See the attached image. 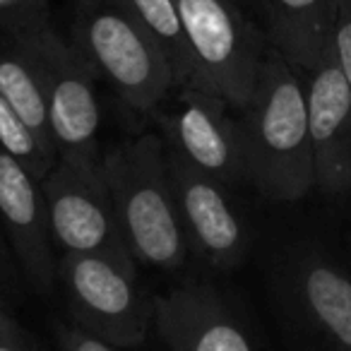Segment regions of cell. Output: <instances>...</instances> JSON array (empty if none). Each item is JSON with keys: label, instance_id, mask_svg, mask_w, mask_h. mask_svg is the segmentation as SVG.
<instances>
[{"label": "cell", "instance_id": "1", "mask_svg": "<svg viewBox=\"0 0 351 351\" xmlns=\"http://www.w3.org/2000/svg\"><path fill=\"white\" fill-rule=\"evenodd\" d=\"M239 113L248 183L274 202L303 200L315 188L306 87L303 75L272 46Z\"/></svg>", "mask_w": 351, "mask_h": 351}, {"label": "cell", "instance_id": "2", "mask_svg": "<svg viewBox=\"0 0 351 351\" xmlns=\"http://www.w3.org/2000/svg\"><path fill=\"white\" fill-rule=\"evenodd\" d=\"M113 212L135 263L176 272L186 265L188 239L176 205L166 145L156 135L118 142L101 154Z\"/></svg>", "mask_w": 351, "mask_h": 351}, {"label": "cell", "instance_id": "3", "mask_svg": "<svg viewBox=\"0 0 351 351\" xmlns=\"http://www.w3.org/2000/svg\"><path fill=\"white\" fill-rule=\"evenodd\" d=\"M70 44L135 111H152L176 89L173 65L125 0H73Z\"/></svg>", "mask_w": 351, "mask_h": 351}, {"label": "cell", "instance_id": "4", "mask_svg": "<svg viewBox=\"0 0 351 351\" xmlns=\"http://www.w3.org/2000/svg\"><path fill=\"white\" fill-rule=\"evenodd\" d=\"M193 60V84L234 111L250 101L269 41L239 0H176Z\"/></svg>", "mask_w": 351, "mask_h": 351}, {"label": "cell", "instance_id": "5", "mask_svg": "<svg viewBox=\"0 0 351 351\" xmlns=\"http://www.w3.org/2000/svg\"><path fill=\"white\" fill-rule=\"evenodd\" d=\"M58 282L75 325L118 346H140L154 325V303L132 258L73 253L58 258Z\"/></svg>", "mask_w": 351, "mask_h": 351}, {"label": "cell", "instance_id": "6", "mask_svg": "<svg viewBox=\"0 0 351 351\" xmlns=\"http://www.w3.org/2000/svg\"><path fill=\"white\" fill-rule=\"evenodd\" d=\"M41 193L51 241L60 255L132 258L118 229L101 156H58L41 181Z\"/></svg>", "mask_w": 351, "mask_h": 351}, {"label": "cell", "instance_id": "7", "mask_svg": "<svg viewBox=\"0 0 351 351\" xmlns=\"http://www.w3.org/2000/svg\"><path fill=\"white\" fill-rule=\"evenodd\" d=\"M22 41L39 68L51 137L58 156H101V104L97 94V75L87 60L70 39H63L53 29V25Z\"/></svg>", "mask_w": 351, "mask_h": 351}, {"label": "cell", "instance_id": "8", "mask_svg": "<svg viewBox=\"0 0 351 351\" xmlns=\"http://www.w3.org/2000/svg\"><path fill=\"white\" fill-rule=\"evenodd\" d=\"M279 293L303 351H351V277L315 250L287 260Z\"/></svg>", "mask_w": 351, "mask_h": 351}, {"label": "cell", "instance_id": "9", "mask_svg": "<svg viewBox=\"0 0 351 351\" xmlns=\"http://www.w3.org/2000/svg\"><path fill=\"white\" fill-rule=\"evenodd\" d=\"M178 97L164 118L166 149L186 159L202 173L234 188L248 183L234 108L202 87H176Z\"/></svg>", "mask_w": 351, "mask_h": 351}, {"label": "cell", "instance_id": "10", "mask_svg": "<svg viewBox=\"0 0 351 351\" xmlns=\"http://www.w3.org/2000/svg\"><path fill=\"white\" fill-rule=\"evenodd\" d=\"M166 164L188 245L212 267H239L248 253L250 236L229 197V186L202 173L171 149H166Z\"/></svg>", "mask_w": 351, "mask_h": 351}, {"label": "cell", "instance_id": "11", "mask_svg": "<svg viewBox=\"0 0 351 351\" xmlns=\"http://www.w3.org/2000/svg\"><path fill=\"white\" fill-rule=\"evenodd\" d=\"M315 188L325 195L351 191V84L332 51L303 73Z\"/></svg>", "mask_w": 351, "mask_h": 351}, {"label": "cell", "instance_id": "12", "mask_svg": "<svg viewBox=\"0 0 351 351\" xmlns=\"http://www.w3.org/2000/svg\"><path fill=\"white\" fill-rule=\"evenodd\" d=\"M0 224L20 260L25 277L39 293L58 282V258L51 241L41 181L0 149Z\"/></svg>", "mask_w": 351, "mask_h": 351}, {"label": "cell", "instance_id": "13", "mask_svg": "<svg viewBox=\"0 0 351 351\" xmlns=\"http://www.w3.org/2000/svg\"><path fill=\"white\" fill-rule=\"evenodd\" d=\"M154 327L169 351H258L234 308L207 284H186L156 298Z\"/></svg>", "mask_w": 351, "mask_h": 351}, {"label": "cell", "instance_id": "14", "mask_svg": "<svg viewBox=\"0 0 351 351\" xmlns=\"http://www.w3.org/2000/svg\"><path fill=\"white\" fill-rule=\"evenodd\" d=\"M269 46L298 73L313 70L330 49L335 0H255Z\"/></svg>", "mask_w": 351, "mask_h": 351}, {"label": "cell", "instance_id": "15", "mask_svg": "<svg viewBox=\"0 0 351 351\" xmlns=\"http://www.w3.org/2000/svg\"><path fill=\"white\" fill-rule=\"evenodd\" d=\"M0 94L25 118V123L39 135V140L56 152L39 68L25 41L3 32H0Z\"/></svg>", "mask_w": 351, "mask_h": 351}, {"label": "cell", "instance_id": "16", "mask_svg": "<svg viewBox=\"0 0 351 351\" xmlns=\"http://www.w3.org/2000/svg\"><path fill=\"white\" fill-rule=\"evenodd\" d=\"M147 32L154 36L176 73V87L193 84V60L188 51L183 22L176 8V0H125Z\"/></svg>", "mask_w": 351, "mask_h": 351}, {"label": "cell", "instance_id": "17", "mask_svg": "<svg viewBox=\"0 0 351 351\" xmlns=\"http://www.w3.org/2000/svg\"><path fill=\"white\" fill-rule=\"evenodd\" d=\"M0 149L17 159L32 176L44 181L58 154L39 140L25 118L12 108V104L0 94Z\"/></svg>", "mask_w": 351, "mask_h": 351}, {"label": "cell", "instance_id": "18", "mask_svg": "<svg viewBox=\"0 0 351 351\" xmlns=\"http://www.w3.org/2000/svg\"><path fill=\"white\" fill-rule=\"evenodd\" d=\"M51 27L49 0H0V32L27 39Z\"/></svg>", "mask_w": 351, "mask_h": 351}, {"label": "cell", "instance_id": "19", "mask_svg": "<svg viewBox=\"0 0 351 351\" xmlns=\"http://www.w3.org/2000/svg\"><path fill=\"white\" fill-rule=\"evenodd\" d=\"M330 51L351 84V0H335L330 29Z\"/></svg>", "mask_w": 351, "mask_h": 351}, {"label": "cell", "instance_id": "20", "mask_svg": "<svg viewBox=\"0 0 351 351\" xmlns=\"http://www.w3.org/2000/svg\"><path fill=\"white\" fill-rule=\"evenodd\" d=\"M58 351H118V346L89 335L77 325H68L58 330Z\"/></svg>", "mask_w": 351, "mask_h": 351}, {"label": "cell", "instance_id": "21", "mask_svg": "<svg viewBox=\"0 0 351 351\" xmlns=\"http://www.w3.org/2000/svg\"><path fill=\"white\" fill-rule=\"evenodd\" d=\"M0 351H32L25 330L3 306H0Z\"/></svg>", "mask_w": 351, "mask_h": 351}, {"label": "cell", "instance_id": "22", "mask_svg": "<svg viewBox=\"0 0 351 351\" xmlns=\"http://www.w3.org/2000/svg\"><path fill=\"white\" fill-rule=\"evenodd\" d=\"M239 3H241V0H239Z\"/></svg>", "mask_w": 351, "mask_h": 351}]
</instances>
